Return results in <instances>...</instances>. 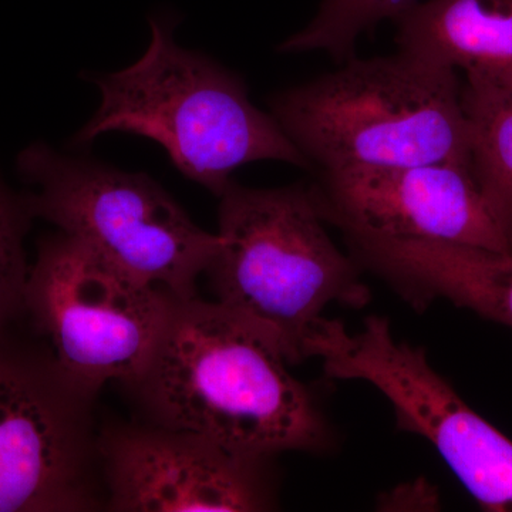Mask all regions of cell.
Segmentation results:
<instances>
[{"mask_svg":"<svg viewBox=\"0 0 512 512\" xmlns=\"http://www.w3.org/2000/svg\"><path fill=\"white\" fill-rule=\"evenodd\" d=\"M281 343L220 302H175L134 386L153 424L274 458L335 443L315 393L289 370Z\"/></svg>","mask_w":512,"mask_h":512,"instance_id":"6da1fadb","label":"cell"},{"mask_svg":"<svg viewBox=\"0 0 512 512\" xmlns=\"http://www.w3.org/2000/svg\"><path fill=\"white\" fill-rule=\"evenodd\" d=\"M150 23L146 53L127 69L96 79L100 106L77 143L111 131L150 138L181 174L218 198L245 164L274 160L313 171L275 117L249 100L237 74L178 46L175 20Z\"/></svg>","mask_w":512,"mask_h":512,"instance_id":"7a4b0ae2","label":"cell"},{"mask_svg":"<svg viewBox=\"0 0 512 512\" xmlns=\"http://www.w3.org/2000/svg\"><path fill=\"white\" fill-rule=\"evenodd\" d=\"M271 114L313 171L450 164L473 170L458 73L397 50L275 96Z\"/></svg>","mask_w":512,"mask_h":512,"instance_id":"3957f363","label":"cell"},{"mask_svg":"<svg viewBox=\"0 0 512 512\" xmlns=\"http://www.w3.org/2000/svg\"><path fill=\"white\" fill-rule=\"evenodd\" d=\"M218 218L221 245L205 272L217 302L272 333L292 366L303 360V342L330 303H369L359 262L329 237L311 185L232 181Z\"/></svg>","mask_w":512,"mask_h":512,"instance_id":"277c9868","label":"cell"},{"mask_svg":"<svg viewBox=\"0 0 512 512\" xmlns=\"http://www.w3.org/2000/svg\"><path fill=\"white\" fill-rule=\"evenodd\" d=\"M18 170L37 187L26 194L33 217L178 301L195 298L220 235L195 225L148 175L64 156L45 143L20 151Z\"/></svg>","mask_w":512,"mask_h":512,"instance_id":"5b68a950","label":"cell"},{"mask_svg":"<svg viewBox=\"0 0 512 512\" xmlns=\"http://www.w3.org/2000/svg\"><path fill=\"white\" fill-rule=\"evenodd\" d=\"M177 301L59 232L39 244L20 313L45 343L50 370L84 396L143 375Z\"/></svg>","mask_w":512,"mask_h":512,"instance_id":"8992f818","label":"cell"},{"mask_svg":"<svg viewBox=\"0 0 512 512\" xmlns=\"http://www.w3.org/2000/svg\"><path fill=\"white\" fill-rule=\"evenodd\" d=\"M302 355L318 357L329 379L375 386L392 403L397 427L433 444L484 511L512 512V441L461 399L426 350L394 338L389 320L369 316L349 333L322 316Z\"/></svg>","mask_w":512,"mask_h":512,"instance_id":"52a82bcc","label":"cell"},{"mask_svg":"<svg viewBox=\"0 0 512 512\" xmlns=\"http://www.w3.org/2000/svg\"><path fill=\"white\" fill-rule=\"evenodd\" d=\"M106 505L124 512H254L275 507L272 458L187 431H110L97 443Z\"/></svg>","mask_w":512,"mask_h":512,"instance_id":"ba28073f","label":"cell"},{"mask_svg":"<svg viewBox=\"0 0 512 512\" xmlns=\"http://www.w3.org/2000/svg\"><path fill=\"white\" fill-rule=\"evenodd\" d=\"M316 175L311 190L319 210L346 238L421 239L512 252L471 168L353 167Z\"/></svg>","mask_w":512,"mask_h":512,"instance_id":"9c48e42d","label":"cell"},{"mask_svg":"<svg viewBox=\"0 0 512 512\" xmlns=\"http://www.w3.org/2000/svg\"><path fill=\"white\" fill-rule=\"evenodd\" d=\"M72 394L55 373L0 357V512L94 505L90 440Z\"/></svg>","mask_w":512,"mask_h":512,"instance_id":"30bf717a","label":"cell"},{"mask_svg":"<svg viewBox=\"0 0 512 512\" xmlns=\"http://www.w3.org/2000/svg\"><path fill=\"white\" fill-rule=\"evenodd\" d=\"M352 256L416 308L447 299L512 329V252L421 239L348 237Z\"/></svg>","mask_w":512,"mask_h":512,"instance_id":"8fae6325","label":"cell"},{"mask_svg":"<svg viewBox=\"0 0 512 512\" xmlns=\"http://www.w3.org/2000/svg\"><path fill=\"white\" fill-rule=\"evenodd\" d=\"M394 23L402 52L512 89V0H420Z\"/></svg>","mask_w":512,"mask_h":512,"instance_id":"7c38bea8","label":"cell"},{"mask_svg":"<svg viewBox=\"0 0 512 512\" xmlns=\"http://www.w3.org/2000/svg\"><path fill=\"white\" fill-rule=\"evenodd\" d=\"M463 106L474 177L512 245V89L466 82Z\"/></svg>","mask_w":512,"mask_h":512,"instance_id":"4fadbf2b","label":"cell"},{"mask_svg":"<svg viewBox=\"0 0 512 512\" xmlns=\"http://www.w3.org/2000/svg\"><path fill=\"white\" fill-rule=\"evenodd\" d=\"M417 2L420 0H323L311 23L286 39L279 52H325L348 60L363 33L383 20L396 19Z\"/></svg>","mask_w":512,"mask_h":512,"instance_id":"5bb4252c","label":"cell"},{"mask_svg":"<svg viewBox=\"0 0 512 512\" xmlns=\"http://www.w3.org/2000/svg\"><path fill=\"white\" fill-rule=\"evenodd\" d=\"M33 218L28 195L16 194L0 177V328L22 312L30 271L25 237Z\"/></svg>","mask_w":512,"mask_h":512,"instance_id":"9a60e30c","label":"cell"}]
</instances>
